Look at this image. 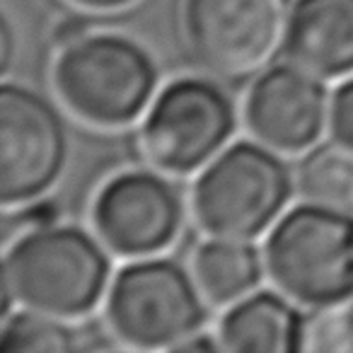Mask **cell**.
<instances>
[{
    "mask_svg": "<svg viewBox=\"0 0 353 353\" xmlns=\"http://www.w3.org/2000/svg\"><path fill=\"white\" fill-rule=\"evenodd\" d=\"M112 264L88 232L41 225L22 235L3 264V312L10 300L56 317H80L99 303Z\"/></svg>",
    "mask_w": 353,
    "mask_h": 353,
    "instance_id": "1",
    "label": "cell"
},
{
    "mask_svg": "<svg viewBox=\"0 0 353 353\" xmlns=\"http://www.w3.org/2000/svg\"><path fill=\"white\" fill-rule=\"evenodd\" d=\"M266 269L293 300L314 307L353 298V216L305 203L288 211L266 240Z\"/></svg>",
    "mask_w": 353,
    "mask_h": 353,
    "instance_id": "2",
    "label": "cell"
},
{
    "mask_svg": "<svg viewBox=\"0 0 353 353\" xmlns=\"http://www.w3.org/2000/svg\"><path fill=\"white\" fill-rule=\"evenodd\" d=\"M65 107L99 126H123L155 94L157 65L141 44L121 34H88L68 41L54 65Z\"/></svg>",
    "mask_w": 353,
    "mask_h": 353,
    "instance_id": "3",
    "label": "cell"
},
{
    "mask_svg": "<svg viewBox=\"0 0 353 353\" xmlns=\"http://www.w3.org/2000/svg\"><path fill=\"white\" fill-rule=\"evenodd\" d=\"M293 179L279 155L235 143L194 184V216L213 237L254 240L283 213Z\"/></svg>",
    "mask_w": 353,
    "mask_h": 353,
    "instance_id": "4",
    "label": "cell"
},
{
    "mask_svg": "<svg viewBox=\"0 0 353 353\" xmlns=\"http://www.w3.org/2000/svg\"><path fill=\"white\" fill-rule=\"evenodd\" d=\"M288 0H184V37L206 73L240 83L264 73L285 46Z\"/></svg>",
    "mask_w": 353,
    "mask_h": 353,
    "instance_id": "5",
    "label": "cell"
},
{
    "mask_svg": "<svg viewBox=\"0 0 353 353\" xmlns=\"http://www.w3.org/2000/svg\"><path fill=\"white\" fill-rule=\"evenodd\" d=\"M201 288L179 264L145 259L119 271L107 300V322L123 343L179 348L203 324Z\"/></svg>",
    "mask_w": 353,
    "mask_h": 353,
    "instance_id": "6",
    "label": "cell"
},
{
    "mask_svg": "<svg viewBox=\"0 0 353 353\" xmlns=\"http://www.w3.org/2000/svg\"><path fill=\"white\" fill-rule=\"evenodd\" d=\"M235 107L216 83L182 78L155 99L141 141L155 167L189 174L203 167L235 131Z\"/></svg>",
    "mask_w": 353,
    "mask_h": 353,
    "instance_id": "7",
    "label": "cell"
},
{
    "mask_svg": "<svg viewBox=\"0 0 353 353\" xmlns=\"http://www.w3.org/2000/svg\"><path fill=\"white\" fill-rule=\"evenodd\" d=\"M65 123L56 107L25 85L0 90V199L20 206L44 194L63 172Z\"/></svg>",
    "mask_w": 353,
    "mask_h": 353,
    "instance_id": "8",
    "label": "cell"
},
{
    "mask_svg": "<svg viewBox=\"0 0 353 353\" xmlns=\"http://www.w3.org/2000/svg\"><path fill=\"white\" fill-rule=\"evenodd\" d=\"M182 218L179 194L152 172L114 176L94 201L99 237L123 256H148L170 247L182 230Z\"/></svg>",
    "mask_w": 353,
    "mask_h": 353,
    "instance_id": "9",
    "label": "cell"
},
{
    "mask_svg": "<svg viewBox=\"0 0 353 353\" xmlns=\"http://www.w3.org/2000/svg\"><path fill=\"white\" fill-rule=\"evenodd\" d=\"M250 131L283 152L307 150L324 131L327 92L300 65H274L254 80L245 104Z\"/></svg>",
    "mask_w": 353,
    "mask_h": 353,
    "instance_id": "10",
    "label": "cell"
},
{
    "mask_svg": "<svg viewBox=\"0 0 353 353\" xmlns=\"http://www.w3.org/2000/svg\"><path fill=\"white\" fill-rule=\"evenodd\" d=\"M285 54L317 78L353 73V0H298L290 10Z\"/></svg>",
    "mask_w": 353,
    "mask_h": 353,
    "instance_id": "11",
    "label": "cell"
},
{
    "mask_svg": "<svg viewBox=\"0 0 353 353\" xmlns=\"http://www.w3.org/2000/svg\"><path fill=\"white\" fill-rule=\"evenodd\" d=\"M303 317L276 293L240 300L221 322V346L228 351L288 353L303 348Z\"/></svg>",
    "mask_w": 353,
    "mask_h": 353,
    "instance_id": "12",
    "label": "cell"
},
{
    "mask_svg": "<svg viewBox=\"0 0 353 353\" xmlns=\"http://www.w3.org/2000/svg\"><path fill=\"white\" fill-rule=\"evenodd\" d=\"M194 279L211 303H235L259 283L261 256L247 240H211L194 256Z\"/></svg>",
    "mask_w": 353,
    "mask_h": 353,
    "instance_id": "13",
    "label": "cell"
},
{
    "mask_svg": "<svg viewBox=\"0 0 353 353\" xmlns=\"http://www.w3.org/2000/svg\"><path fill=\"white\" fill-rule=\"evenodd\" d=\"M300 192L307 201L334 208H353V148L327 143L310 152L298 172Z\"/></svg>",
    "mask_w": 353,
    "mask_h": 353,
    "instance_id": "14",
    "label": "cell"
},
{
    "mask_svg": "<svg viewBox=\"0 0 353 353\" xmlns=\"http://www.w3.org/2000/svg\"><path fill=\"white\" fill-rule=\"evenodd\" d=\"M78 346L73 329L46 312H20L3 327L0 353H68Z\"/></svg>",
    "mask_w": 353,
    "mask_h": 353,
    "instance_id": "15",
    "label": "cell"
},
{
    "mask_svg": "<svg viewBox=\"0 0 353 353\" xmlns=\"http://www.w3.org/2000/svg\"><path fill=\"white\" fill-rule=\"evenodd\" d=\"M303 348L310 351H353V305H327L305 324Z\"/></svg>",
    "mask_w": 353,
    "mask_h": 353,
    "instance_id": "16",
    "label": "cell"
},
{
    "mask_svg": "<svg viewBox=\"0 0 353 353\" xmlns=\"http://www.w3.org/2000/svg\"><path fill=\"white\" fill-rule=\"evenodd\" d=\"M334 141L353 148V80L343 83L332 99V114H329Z\"/></svg>",
    "mask_w": 353,
    "mask_h": 353,
    "instance_id": "17",
    "label": "cell"
},
{
    "mask_svg": "<svg viewBox=\"0 0 353 353\" xmlns=\"http://www.w3.org/2000/svg\"><path fill=\"white\" fill-rule=\"evenodd\" d=\"M12 27H10V22H3V70H8L10 68V63H12V49H15V44H12Z\"/></svg>",
    "mask_w": 353,
    "mask_h": 353,
    "instance_id": "18",
    "label": "cell"
},
{
    "mask_svg": "<svg viewBox=\"0 0 353 353\" xmlns=\"http://www.w3.org/2000/svg\"><path fill=\"white\" fill-rule=\"evenodd\" d=\"M78 6L85 8H94V10H117V8H123L133 0H73Z\"/></svg>",
    "mask_w": 353,
    "mask_h": 353,
    "instance_id": "19",
    "label": "cell"
}]
</instances>
